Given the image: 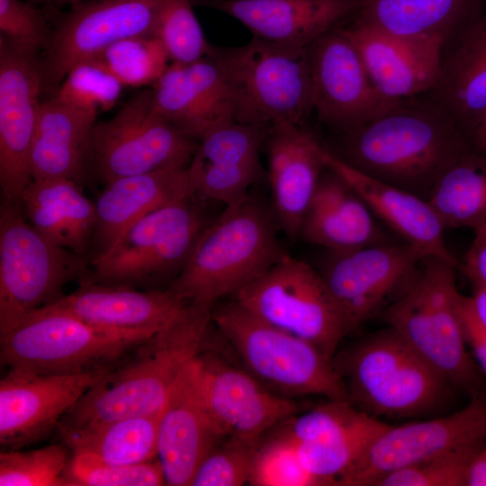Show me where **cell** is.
Masks as SVG:
<instances>
[{"label": "cell", "instance_id": "1", "mask_svg": "<svg viewBox=\"0 0 486 486\" xmlns=\"http://www.w3.org/2000/svg\"><path fill=\"white\" fill-rule=\"evenodd\" d=\"M342 134L337 157L427 201L438 177L471 148L433 91L396 100L373 120Z\"/></svg>", "mask_w": 486, "mask_h": 486}, {"label": "cell", "instance_id": "2", "mask_svg": "<svg viewBox=\"0 0 486 486\" xmlns=\"http://www.w3.org/2000/svg\"><path fill=\"white\" fill-rule=\"evenodd\" d=\"M212 307L187 302L164 327L87 390L57 428L158 414L184 368L202 349Z\"/></svg>", "mask_w": 486, "mask_h": 486}, {"label": "cell", "instance_id": "3", "mask_svg": "<svg viewBox=\"0 0 486 486\" xmlns=\"http://www.w3.org/2000/svg\"><path fill=\"white\" fill-rule=\"evenodd\" d=\"M284 254L268 211L248 195L225 206L206 225L169 287L186 302L213 307L220 299L236 295Z\"/></svg>", "mask_w": 486, "mask_h": 486}, {"label": "cell", "instance_id": "4", "mask_svg": "<svg viewBox=\"0 0 486 486\" xmlns=\"http://www.w3.org/2000/svg\"><path fill=\"white\" fill-rule=\"evenodd\" d=\"M333 364L348 402L376 418L429 413L451 385L390 327L337 352Z\"/></svg>", "mask_w": 486, "mask_h": 486}, {"label": "cell", "instance_id": "5", "mask_svg": "<svg viewBox=\"0 0 486 486\" xmlns=\"http://www.w3.org/2000/svg\"><path fill=\"white\" fill-rule=\"evenodd\" d=\"M455 269L424 257L414 280L381 314L451 385L472 395L483 390L482 372L468 352Z\"/></svg>", "mask_w": 486, "mask_h": 486}, {"label": "cell", "instance_id": "6", "mask_svg": "<svg viewBox=\"0 0 486 486\" xmlns=\"http://www.w3.org/2000/svg\"><path fill=\"white\" fill-rule=\"evenodd\" d=\"M212 321L244 369L272 392L348 401L333 358L310 341L266 323L236 300L213 306Z\"/></svg>", "mask_w": 486, "mask_h": 486}, {"label": "cell", "instance_id": "7", "mask_svg": "<svg viewBox=\"0 0 486 486\" xmlns=\"http://www.w3.org/2000/svg\"><path fill=\"white\" fill-rule=\"evenodd\" d=\"M208 55L228 84L236 122L302 125L313 112L308 49L253 37L239 47L211 45Z\"/></svg>", "mask_w": 486, "mask_h": 486}, {"label": "cell", "instance_id": "8", "mask_svg": "<svg viewBox=\"0 0 486 486\" xmlns=\"http://www.w3.org/2000/svg\"><path fill=\"white\" fill-rule=\"evenodd\" d=\"M156 332L102 328L43 307L0 335V359L12 370L80 374L119 364Z\"/></svg>", "mask_w": 486, "mask_h": 486}, {"label": "cell", "instance_id": "9", "mask_svg": "<svg viewBox=\"0 0 486 486\" xmlns=\"http://www.w3.org/2000/svg\"><path fill=\"white\" fill-rule=\"evenodd\" d=\"M85 255L38 232L18 205L0 206V335L52 303L71 280L86 279Z\"/></svg>", "mask_w": 486, "mask_h": 486}, {"label": "cell", "instance_id": "10", "mask_svg": "<svg viewBox=\"0 0 486 486\" xmlns=\"http://www.w3.org/2000/svg\"><path fill=\"white\" fill-rule=\"evenodd\" d=\"M195 194L133 223L82 280L104 284H148L179 274L209 223Z\"/></svg>", "mask_w": 486, "mask_h": 486}, {"label": "cell", "instance_id": "11", "mask_svg": "<svg viewBox=\"0 0 486 486\" xmlns=\"http://www.w3.org/2000/svg\"><path fill=\"white\" fill-rule=\"evenodd\" d=\"M197 144L156 110L150 88L130 98L112 118L95 122L90 160L98 178L106 184L126 176L189 165Z\"/></svg>", "mask_w": 486, "mask_h": 486}, {"label": "cell", "instance_id": "12", "mask_svg": "<svg viewBox=\"0 0 486 486\" xmlns=\"http://www.w3.org/2000/svg\"><path fill=\"white\" fill-rule=\"evenodd\" d=\"M234 297L258 319L310 341L331 358L346 336L319 270L286 253Z\"/></svg>", "mask_w": 486, "mask_h": 486}, {"label": "cell", "instance_id": "13", "mask_svg": "<svg viewBox=\"0 0 486 486\" xmlns=\"http://www.w3.org/2000/svg\"><path fill=\"white\" fill-rule=\"evenodd\" d=\"M486 448V391L461 410L434 419L388 427L339 480L343 486H374L403 467L459 451Z\"/></svg>", "mask_w": 486, "mask_h": 486}, {"label": "cell", "instance_id": "14", "mask_svg": "<svg viewBox=\"0 0 486 486\" xmlns=\"http://www.w3.org/2000/svg\"><path fill=\"white\" fill-rule=\"evenodd\" d=\"M423 258L404 242L329 251L319 272L345 334L355 331L394 301L414 280Z\"/></svg>", "mask_w": 486, "mask_h": 486}, {"label": "cell", "instance_id": "15", "mask_svg": "<svg viewBox=\"0 0 486 486\" xmlns=\"http://www.w3.org/2000/svg\"><path fill=\"white\" fill-rule=\"evenodd\" d=\"M158 0H91L77 4L52 32L41 58L43 93L57 91L77 64L112 44L155 35Z\"/></svg>", "mask_w": 486, "mask_h": 486}, {"label": "cell", "instance_id": "16", "mask_svg": "<svg viewBox=\"0 0 486 486\" xmlns=\"http://www.w3.org/2000/svg\"><path fill=\"white\" fill-rule=\"evenodd\" d=\"M42 93L41 58L0 36V187L3 201L20 207Z\"/></svg>", "mask_w": 486, "mask_h": 486}, {"label": "cell", "instance_id": "17", "mask_svg": "<svg viewBox=\"0 0 486 486\" xmlns=\"http://www.w3.org/2000/svg\"><path fill=\"white\" fill-rule=\"evenodd\" d=\"M313 112L345 133L373 120L396 100L382 95L339 26L308 48Z\"/></svg>", "mask_w": 486, "mask_h": 486}, {"label": "cell", "instance_id": "18", "mask_svg": "<svg viewBox=\"0 0 486 486\" xmlns=\"http://www.w3.org/2000/svg\"><path fill=\"white\" fill-rule=\"evenodd\" d=\"M197 368L204 405L224 437L257 442L299 411L292 399L272 392L244 368L212 353L202 349Z\"/></svg>", "mask_w": 486, "mask_h": 486}, {"label": "cell", "instance_id": "19", "mask_svg": "<svg viewBox=\"0 0 486 486\" xmlns=\"http://www.w3.org/2000/svg\"><path fill=\"white\" fill-rule=\"evenodd\" d=\"M117 365L73 374L8 369L0 381L1 445L21 449L45 437L83 394Z\"/></svg>", "mask_w": 486, "mask_h": 486}, {"label": "cell", "instance_id": "20", "mask_svg": "<svg viewBox=\"0 0 486 486\" xmlns=\"http://www.w3.org/2000/svg\"><path fill=\"white\" fill-rule=\"evenodd\" d=\"M339 28L357 50L371 80L384 97L400 100L434 90L444 53L440 40L392 35L356 18Z\"/></svg>", "mask_w": 486, "mask_h": 486}, {"label": "cell", "instance_id": "21", "mask_svg": "<svg viewBox=\"0 0 486 486\" xmlns=\"http://www.w3.org/2000/svg\"><path fill=\"white\" fill-rule=\"evenodd\" d=\"M225 438L204 405L196 357L182 372L159 414L158 459L166 484L190 485L201 462Z\"/></svg>", "mask_w": 486, "mask_h": 486}, {"label": "cell", "instance_id": "22", "mask_svg": "<svg viewBox=\"0 0 486 486\" xmlns=\"http://www.w3.org/2000/svg\"><path fill=\"white\" fill-rule=\"evenodd\" d=\"M151 91L156 110L194 140L235 121L228 84L208 54L191 62H171Z\"/></svg>", "mask_w": 486, "mask_h": 486}, {"label": "cell", "instance_id": "23", "mask_svg": "<svg viewBox=\"0 0 486 486\" xmlns=\"http://www.w3.org/2000/svg\"><path fill=\"white\" fill-rule=\"evenodd\" d=\"M224 13L245 25L253 37L308 49L359 9L362 0H192Z\"/></svg>", "mask_w": 486, "mask_h": 486}, {"label": "cell", "instance_id": "24", "mask_svg": "<svg viewBox=\"0 0 486 486\" xmlns=\"http://www.w3.org/2000/svg\"><path fill=\"white\" fill-rule=\"evenodd\" d=\"M266 140L275 216L286 235L295 238L326 169L325 148L302 125H272Z\"/></svg>", "mask_w": 486, "mask_h": 486}, {"label": "cell", "instance_id": "25", "mask_svg": "<svg viewBox=\"0 0 486 486\" xmlns=\"http://www.w3.org/2000/svg\"><path fill=\"white\" fill-rule=\"evenodd\" d=\"M324 162L360 195L376 219L402 242L424 257L434 256L460 267L446 245V229L427 200L356 170L327 148Z\"/></svg>", "mask_w": 486, "mask_h": 486}, {"label": "cell", "instance_id": "26", "mask_svg": "<svg viewBox=\"0 0 486 486\" xmlns=\"http://www.w3.org/2000/svg\"><path fill=\"white\" fill-rule=\"evenodd\" d=\"M187 302L169 286L140 291L129 285L81 281L76 291L44 307L102 328L158 331Z\"/></svg>", "mask_w": 486, "mask_h": 486}, {"label": "cell", "instance_id": "27", "mask_svg": "<svg viewBox=\"0 0 486 486\" xmlns=\"http://www.w3.org/2000/svg\"><path fill=\"white\" fill-rule=\"evenodd\" d=\"M192 194L194 190L188 165L126 176L106 184L95 202L93 258L106 253L142 217Z\"/></svg>", "mask_w": 486, "mask_h": 486}, {"label": "cell", "instance_id": "28", "mask_svg": "<svg viewBox=\"0 0 486 486\" xmlns=\"http://www.w3.org/2000/svg\"><path fill=\"white\" fill-rule=\"evenodd\" d=\"M327 170L321 175L300 236L328 251L392 242L360 195L338 175Z\"/></svg>", "mask_w": 486, "mask_h": 486}, {"label": "cell", "instance_id": "29", "mask_svg": "<svg viewBox=\"0 0 486 486\" xmlns=\"http://www.w3.org/2000/svg\"><path fill=\"white\" fill-rule=\"evenodd\" d=\"M97 112L54 94L41 103L31 147L32 179L65 178L82 184L90 160Z\"/></svg>", "mask_w": 486, "mask_h": 486}, {"label": "cell", "instance_id": "30", "mask_svg": "<svg viewBox=\"0 0 486 486\" xmlns=\"http://www.w3.org/2000/svg\"><path fill=\"white\" fill-rule=\"evenodd\" d=\"M485 4L486 0H362L355 18L392 35L438 40L446 53L483 14Z\"/></svg>", "mask_w": 486, "mask_h": 486}, {"label": "cell", "instance_id": "31", "mask_svg": "<svg viewBox=\"0 0 486 486\" xmlns=\"http://www.w3.org/2000/svg\"><path fill=\"white\" fill-rule=\"evenodd\" d=\"M21 209L43 237L86 255L93 242L96 211L80 184L65 178L32 179L22 194Z\"/></svg>", "mask_w": 486, "mask_h": 486}, {"label": "cell", "instance_id": "32", "mask_svg": "<svg viewBox=\"0 0 486 486\" xmlns=\"http://www.w3.org/2000/svg\"><path fill=\"white\" fill-rule=\"evenodd\" d=\"M432 91L466 136L486 111V11L444 53Z\"/></svg>", "mask_w": 486, "mask_h": 486}, {"label": "cell", "instance_id": "33", "mask_svg": "<svg viewBox=\"0 0 486 486\" xmlns=\"http://www.w3.org/2000/svg\"><path fill=\"white\" fill-rule=\"evenodd\" d=\"M159 414L122 418L75 428L58 429L71 452H83L117 464L158 458Z\"/></svg>", "mask_w": 486, "mask_h": 486}, {"label": "cell", "instance_id": "34", "mask_svg": "<svg viewBox=\"0 0 486 486\" xmlns=\"http://www.w3.org/2000/svg\"><path fill=\"white\" fill-rule=\"evenodd\" d=\"M428 202L445 229L486 224V155L472 147L436 181Z\"/></svg>", "mask_w": 486, "mask_h": 486}, {"label": "cell", "instance_id": "35", "mask_svg": "<svg viewBox=\"0 0 486 486\" xmlns=\"http://www.w3.org/2000/svg\"><path fill=\"white\" fill-rule=\"evenodd\" d=\"M91 60L104 66L123 86H152L170 58L162 41L148 35L119 40Z\"/></svg>", "mask_w": 486, "mask_h": 486}, {"label": "cell", "instance_id": "36", "mask_svg": "<svg viewBox=\"0 0 486 486\" xmlns=\"http://www.w3.org/2000/svg\"><path fill=\"white\" fill-rule=\"evenodd\" d=\"M67 486H159L166 478L158 458L117 464L83 452H71L64 472Z\"/></svg>", "mask_w": 486, "mask_h": 486}, {"label": "cell", "instance_id": "37", "mask_svg": "<svg viewBox=\"0 0 486 486\" xmlns=\"http://www.w3.org/2000/svg\"><path fill=\"white\" fill-rule=\"evenodd\" d=\"M71 455L62 444L0 454L1 486H67L64 472Z\"/></svg>", "mask_w": 486, "mask_h": 486}, {"label": "cell", "instance_id": "38", "mask_svg": "<svg viewBox=\"0 0 486 486\" xmlns=\"http://www.w3.org/2000/svg\"><path fill=\"white\" fill-rule=\"evenodd\" d=\"M268 128L236 121L218 127L199 140L190 162L225 166L260 163L259 150Z\"/></svg>", "mask_w": 486, "mask_h": 486}, {"label": "cell", "instance_id": "39", "mask_svg": "<svg viewBox=\"0 0 486 486\" xmlns=\"http://www.w3.org/2000/svg\"><path fill=\"white\" fill-rule=\"evenodd\" d=\"M193 4L192 0H158L155 35L164 44L171 62H191L209 52L211 44Z\"/></svg>", "mask_w": 486, "mask_h": 486}, {"label": "cell", "instance_id": "40", "mask_svg": "<svg viewBox=\"0 0 486 486\" xmlns=\"http://www.w3.org/2000/svg\"><path fill=\"white\" fill-rule=\"evenodd\" d=\"M374 418L348 401L328 400L325 404L286 420L280 432L294 443L325 442L346 436Z\"/></svg>", "mask_w": 486, "mask_h": 486}, {"label": "cell", "instance_id": "41", "mask_svg": "<svg viewBox=\"0 0 486 486\" xmlns=\"http://www.w3.org/2000/svg\"><path fill=\"white\" fill-rule=\"evenodd\" d=\"M255 486H319L318 480L302 467L294 444L279 431L257 442L249 477Z\"/></svg>", "mask_w": 486, "mask_h": 486}, {"label": "cell", "instance_id": "42", "mask_svg": "<svg viewBox=\"0 0 486 486\" xmlns=\"http://www.w3.org/2000/svg\"><path fill=\"white\" fill-rule=\"evenodd\" d=\"M122 86L100 63L87 60L68 72L55 94L76 107L98 112L115 104Z\"/></svg>", "mask_w": 486, "mask_h": 486}, {"label": "cell", "instance_id": "43", "mask_svg": "<svg viewBox=\"0 0 486 486\" xmlns=\"http://www.w3.org/2000/svg\"><path fill=\"white\" fill-rule=\"evenodd\" d=\"M257 442L227 436L206 454L190 485L241 486L248 483Z\"/></svg>", "mask_w": 486, "mask_h": 486}, {"label": "cell", "instance_id": "44", "mask_svg": "<svg viewBox=\"0 0 486 486\" xmlns=\"http://www.w3.org/2000/svg\"><path fill=\"white\" fill-rule=\"evenodd\" d=\"M188 170L194 194L202 200L232 205L246 198L248 189L260 176V163L213 165L190 162Z\"/></svg>", "mask_w": 486, "mask_h": 486}, {"label": "cell", "instance_id": "45", "mask_svg": "<svg viewBox=\"0 0 486 486\" xmlns=\"http://www.w3.org/2000/svg\"><path fill=\"white\" fill-rule=\"evenodd\" d=\"M479 453L459 451L393 471L374 486H464L467 467Z\"/></svg>", "mask_w": 486, "mask_h": 486}, {"label": "cell", "instance_id": "46", "mask_svg": "<svg viewBox=\"0 0 486 486\" xmlns=\"http://www.w3.org/2000/svg\"><path fill=\"white\" fill-rule=\"evenodd\" d=\"M0 36L38 54L48 47L52 32L44 14L22 0H0Z\"/></svg>", "mask_w": 486, "mask_h": 486}, {"label": "cell", "instance_id": "47", "mask_svg": "<svg viewBox=\"0 0 486 486\" xmlns=\"http://www.w3.org/2000/svg\"><path fill=\"white\" fill-rule=\"evenodd\" d=\"M475 287H486V224L474 230V238L460 267Z\"/></svg>", "mask_w": 486, "mask_h": 486}, {"label": "cell", "instance_id": "48", "mask_svg": "<svg viewBox=\"0 0 486 486\" xmlns=\"http://www.w3.org/2000/svg\"><path fill=\"white\" fill-rule=\"evenodd\" d=\"M461 315L468 348L481 372L486 374V331L473 317L464 295L461 298Z\"/></svg>", "mask_w": 486, "mask_h": 486}, {"label": "cell", "instance_id": "49", "mask_svg": "<svg viewBox=\"0 0 486 486\" xmlns=\"http://www.w3.org/2000/svg\"><path fill=\"white\" fill-rule=\"evenodd\" d=\"M464 486H486V448L476 454L469 464Z\"/></svg>", "mask_w": 486, "mask_h": 486}, {"label": "cell", "instance_id": "50", "mask_svg": "<svg viewBox=\"0 0 486 486\" xmlns=\"http://www.w3.org/2000/svg\"><path fill=\"white\" fill-rule=\"evenodd\" d=\"M465 300L473 317L486 331V287H475L472 296Z\"/></svg>", "mask_w": 486, "mask_h": 486}, {"label": "cell", "instance_id": "51", "mask_svg": "<svg viewBox=\"0 0 486 486\" xmlns=\"http://www.w3.org/2000/svg\"><path fill=\"white\" fill-rule=\"evenodd\" d=\"M471 147L486 155V111L466 134Z\"/></svg>", "mask_w": 486, "mask_h": 486}, {"label": "cell", "instance_id": "52", "mask_svg": "<svg viewBox=\"0 0 486 486\" xmlns=\"http://www.w3.org/2000/svg\"><path fill=\"white\" fill-rule=\"evenodd\" d=\"M39 1H48V2H55V3H72V2H79L80 0H39Z\"/></svg>", "mask_w": 486, "mask_h": 486}]
</instances>
